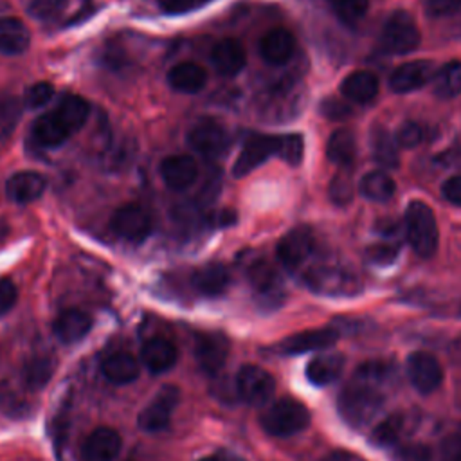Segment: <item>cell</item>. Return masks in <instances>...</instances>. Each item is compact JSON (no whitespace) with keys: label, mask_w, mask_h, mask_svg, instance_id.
<instances>
[{"label":"cell","mask_w":461,"mask_h":461,"mask_svg":"<svg viewBox=\"0 0 461 461\" xmlns=\"http://www.w3.org/2000/svg\"><path fill=\"white\" fill-rule=\"evenodd\" d=\"M387 378V369L378 362L360 366L349 384L340 391L337 407L340 416L353 429L366 427L384 407L380 384Z\"/></svg>","instance_id":"cell-1"},{"label":"cell","mask_w":461,"mask_h":461,"mask_svg":"<svg viewBox=\"0 0 461 461\" xmlns=\"http://www.w3.org/2000/svg\"><path fill=\"white\" fill-rule=\"evenodd\" d=\"M67 0H27V11L38 20H52L65 7Z\"/></svg>","instance_id":"cell-41"},{"label":"cell","mask_w":461,"mask_h":461,"mask_svg":"<svg viewBox=\"0 0 461 461\" xmlns=\"http://www.w3.org/2000/svg\"><path fill=\"white\" fill-rule=\"evenodd\" d=\"M121 436L115 429L97 427L94 429L81 447L85 461H113L121 452Z\"/></svg>","instance_id":"cell-15"},{"label":"cell","mask_w":461,"mask_h":461,"mask_svg":"<svg viewBox=\"0 0 461 461\" xmlns=\"http://www.w3.org/2000/svg\"><path fill=\"white\" fill-rule=\"evenodd\" d=\"M340 94L353 103L367 104L378 94V77L369 70H353L340 81Z\"/></svg>","instance_id":"cell-23"},{"label":"cell","mask_w":461,"mask_h":461,"mask_svg":"<svg viewBox=\"0 0 461 461\" xmlns=\"http://www.w3.org/2000/svg\"><path fill=\"white\" fill-rule=\"evenodd\" d=\"M420 45V31L411 13L396 9L385 20L380 32V47L387 54H409Z\"/></svg>","instance_id":"cell-4"},{"label":"cell","mask_w":461,"mask_h":461,"mask_svg":"<svg viewBox=\"0 0 461 461\" xmlns=\"http://www.w3.org/2000/svg\"><path fill=\"white\" fill-rule=\"evenodd\" d=\"M247 277L252 288L267 301H276L281 295V279L268 261L258 259L249 265Z\"/></svg>","instance_id":"cell-28"},{"label":"cell","mask_w":461,"mask_h":461,"mask_svg":"<svg viewBox=\"0 0 461 461\" xmlns=\"http://www.w3.org/2000/svg\"><path fill=\"white\" fill-rule=\"evenodd\" d=\"M407 376L412 387L421 393L429 394L436 391L443 380V369L438 358L427 351H414L407 357Z\"/></svg>","instance_id":"cell-9"},{"label":"cell","mask_w":461,"mask_h":461,"mask_svg":"<svg viewBox=\"0 0 461 461\" xmlns=\"http://www.w3.org/2000/svg\"><path fill=\"white\" fill-rule=\"evenodd\" d=\"M31 43V32L27 25L14 16L0 18V52L2 54H22Z\"/></svg>","instance_id":"cell-29"},{"label":"cell","mask_w":461,"mask_h":461,"mask_svg":"<svg viewBox=\"0 0 461 461\" xmlns=\"http://www.w3.org/2000/svg\"><path fill=\"white\" fill-rule=\"evenodd\" d=\"M32 137L45 148H56L61 146L70 137V133L54 113H45L34 121Z\"/></svg>","instance_id":"cell-33"},{"label":"cell","mask_w":461,"mask_h":461,"mask_svg":"<svg viewBox=\"0 0 461 461\" xmlns=\"http://www.w3.org/2000/svg\"><path fill=\"white\" fill-rule=\"evenodd\" d=\"M25 376H27V382H29L31 385H34V387L43 385V384L52 376L50 360H49L47 357H36V358H32V360L27 364Z\"/></svg>","instance_id":"cell-43"},{"label":"cell","mask_w":461,"mask_h":461,"mask_svg":"<svg viewBox=\"0 0 461 461\" xmlns=\"http://www.w3.org/2000/svg\"><path fill=\"white\" fill-rule=\"evenodd\" d=\"M304 155V140L299 133H288V135H279V149L277 157L285 160L288 166L295 167L301 164Z\"/></svg>","instance_id":"cell-37"},{"label":"cell","mask_w":461,"mask_h":461,"mask_svg":"<svg viewBox=\"0 0 461 461\" xmlns=\"http://www.w3.org/2000/svg\"><path fill=\"white\" fill-rule=\"evenodd\" d=\"M54 115L72 135L74 131L83 128V124L86 122V119L90 115V104L83 97L68 94V95L61 97V101L58 103V106L54 110Z\"/></svg>","instance_id":"cell-30"},{"label":"cell","mask_w":461,"mask_h":461,"mask_svg":"<svg viewBox=\"0 0 461 461\" xmlns=\"http://www.w3.org/2000/svg\"><path fill=\"white\" fill-rule=\"evenodd\" d=\"M193 286L196 292L216 297L221 295L230 285V274L221 263H207L193 272Z\"/></svg>","instance_id":"cell-25"},{"label":"cell","mask_w":461,"mask_h":461,"mask_svg":"<svg viewBox=\"0 0 461 461\" xmlns=\"http://www.w3.org/2000/svg\"><path fill=\"white\" fill-rule=\"evenodd\" d=\"M425 7L432 16H448L461 9V0H425Z\"/></svg>","instance_id":"cell-46"},{"label":"cell","mask_w":461,"mask_h":461,"mask_svg":"<svg viewBox=\"0 0 461 461\" xmlns=\"http://www.w3.org/2000/svg\"><path fill=\"white\" fill-rule=\"evenodd\" d=\"M353 196V187H351V175L346 171L344 173H337L330 184V198L339 203L344 205L351 200Z\"/></svg>","instance_id":"cell-44"},{"label":"cell","mask_w":461,"mask_h":461,"mask_svg":"<svg viewBox=\"0 0 461 461\" xmlns=\"http://www.w3.org/2000/svg\"><path fill=\"white\" fill-rule=\"evenodd\" d=\"M218 461H245V459L236 454H230V452H221V454H218Z\"/></svg>","instance_id":"cell-53"},{"label":"cell","mask_w":461,"mask_h":461,"mask_svg":"<svg viewBox=\"0 0 461 461\" xmlns=\"http://www.w3.org/2000/svg\"><path fill=\"white\" fill-rule=\"evenodd\" d=\"M295 50V40L290 31L283 27L270 29L259 41V52L270 65L286 63Z\"/></svg>","instance_id":"cell-22"},{"label":"cell","mask_w":461,"mask_h":461,"mask_svg":"<svg viewBox=\"0 0 461 461\" xmlns=\"http://www.w3.org/2000/svg\"><path fill=\"white\" fill-rule=\"evenodd\" d=\"M369 9V0H333L337 18L346 25H355Z\"/></svg>","instance_id":"cell-38"},{"label":"cell","mask_w":461,"mask_h":461,"mask_svg":"<svg viewBox=\"0 0 461 461\" xmlns=\"http://www.w3.org/2000/svg\"><path fill=\"white\" fill-rule=\"evenodd\" d=\"M110 225L119 238L126 241L140 243L149 236L153 229V220L148 209H144L142 205L124 203L113 212Z\"/></svg>","instance_id":"cell-7"},{"label":"cell","mask_w":461,"mask_h":461,"mask_svg":"<svg viewBox=\"0 0 461 461\" xmlns=\"http://www.w3.org/2000/svg\"><path fill=\"white\" fill-rule=\"evenodd\" d=\"M198 461H218V457H202Z\"/></svg>","instance_id":"cell-54"},{"label":"cell","mask_w":461,"mask_h":461,"mask_svg":"<svg viewBox=\"0 0 461 461\" xmlns=\"http://www.w3.org/2000/svg\"><path fill=\"white\" fill-rule=\"evenodd\" d=\"M194 357L198 366L207 375H216L227 362L229 340L221 333H203L196 337Z\"/></svg>","instance_id":"cell-13"},{"label":"cell","mask_w":461,"mask_h":461,"mask_svg":"<svg viewBox=\"0 0 461 461\" xmlns=\"http://www.w3.org/2000/svg\"><path fill=\"white\" fill-rule=\"evenodd\" d=\"M360 194L371 202H387L396 191L394 180L385 171H369L360 180Z\"/></svg>","instance_id":"cell-34"},{"label":"cell","mask_w":461,"mask_h":461,"mask_svg":"<svg viewBox=\"0 0 461 461\" xmlns=\"http://www.w3.org/2000/svg\"><path fill=\"white\" fill-rule=\"evenodd\" d=\"M54 95V86L47 81H40V83H34L31 85L27 90H25V97H23V103L29 110H36V108H41L45 106Z\"/></svg>","instance_id":"cell-40"},{"label":"cell","mask_w":461,"mask_h":461,"mask_svg":"<svg viewBox=\"0 0 461 461\" xmlns=\"http://www.w3.org/2000/svg\"><path fill=\"white\" fill-rule=\"evenodd\" d=\"M101 371L104 378L115 385H124L139 378V360L126 351H115L104 357L101 362Z\"/></svg>","instance_id":"cell-24"},{"label":"cell","mask_w":461,"mask_h":461,"mask_svg":"<svg viewBox=\"0 0 461 461\" xmlns=\"http://www.w3.org/2000/svg\"><path fill=\"white\" fill-rule=\"evenodd\" d=\"M238 396L249 405H265L276 391L274 376L259 366H243L236 375Z\"/></svg>","instance_id":"cell-6"},{"label":"cell","mask_w":461,"mask_h":461,"mask_svg":"<svg viewBox=\"0 0 461 461\" xmlns=\"http://www.w3.org/2000/svg\"><path fill=\"white\" fill-rule=\"evenodd\" d=\"M438 461H461V436H448L443 439Z\"/></svg>","instance_id":"cell-47"},{"label":"cell","mask_w":461,"mask_h":461,"mask_svg":"<svg viewBox=\"0 0 461 461\" xmlns=\"http://www.w3.org/2000/svg\"><path fill=\"white\" fill-rule=\"evenodd\" d=\"M398 254V249L394 245H387V243H382V245H375L369 249V258L371 261L375 263H391Z\"/></svg>","instance_id":"cell-49"},{"label":"cell","mask_w":461,"mask_h":461,"mask_svg":"<svg viewBox=\"0 0 461 461\" xmlns=\"http://www.w3.org/2000/svg\"><path fill=\"white\" fill-rule=\"evenodd\" d=\"M459 315H461V310H459Z\"/></svg>","instance_id":"cell-55"},{"label":"cell","mask_w":461,"mask_h":461,"mask_svg":"<svg viewBox=\"0 0 461 461\" xmlns=\"http://www.w3.org/2000/svg\"><path fill=\"white\" fill-rule=\"evenodd\" d=\"M371 149H373V158L382 167H398L400 164L398 142L394 135H391L384 126H375L371 130Z\"/></svg>","instance_id":"cell-32"},{"label":"cell","mask_w":461,"mask_h":461,"mask_svg":"<svg viewBox=\"0 0 461 461\" xmlns=\"http://www.w3.org/2000/svg\"><path fill=\"white\" fill-rule=\"evenodd\" d=\"M344 369V355L330 351V353H321L313 357L306 364V378L313 385H328L335 382Z\"/></svg>","instance_id":"cell-26"},{"label":"cell","mask_w":461,"mask_h":461,"mask_svg":"<svg viewBox=\"0 0 461 461\" xmlns=\"http://www.w3.org/2000/svg\"><path fill=\"white\" fill-rule=\"evenodd\" d=\"M434 94L441 99H452L461 94V61L445 63L432 77Z\"/></svg>","instance_id":"cell-35"},{"label":"cell","mask_w":461,"mask_h":461,"mask_svg":"<svg viewBox=\"0 0 461 461\" xmlns=\"http://www.w3.org/2000/svg\"><path fill=\"white\" fill-rule=\"evenodd\" d=\"M321 461H351V457L346 452H331L326 457H322Z\"/></svg>","instance_id":"cell-52"},{"label":"cell","mask_w":461,"mask_h":461,"mask_svg":"<svg viewBox=\"0 0 461 461\" xmlns=\"http://www.w3.org/2000/svg\"><path fill=\"white\" fill-rule=\"evenodd\" d=\"M391 461H432V452L423 443H398L391 448Z\"/></svg>","instance_id":"cell-39"},{"label":"cell","mask_w":461,"mask_h":461,"mask_svg":"<svg viewBox=\"0 0 461 461\" xmlns=\"http://www.w3.org/2000/svg\"><path fill=\"white\" fill-rule=\"evenodd\" d=\"M425 137V131H423V126L420 122H414V121H407L403 122L396 133H394V139L398 142V146L402 148H416L418 144H421Z\"/></svg>","instance_id":"cell-42"},{"label":"cell","mask_w":461,"mask_h":461,"mask_svg":"<svg viewBox=\"0 0 461 461\" xmlns=\"http://www.w3.org/2000/svg\"><path fill=\"white\" fill-rule=\"evenodd\" d=\"M326 155L331 162L349 167L355 155H357V140L351 130L348 128H339L335 130L326 144Z\"/></svg>","instance_id":"cell-31"},{"label":"cell","mask_w":461,"mask_h":461,"mask_svg":"<svg viewBox=\"0 0 461 461\" xmlns=\"http://www.w3.org/2000/svg\"><path fill=\"white\" fill-rule=\"evenodd\" d=\"M92 328V317L77 308L63 310L54 321V335L63 344L79 342L88 335Z\"/></svg>","instance_id":"cell-20"},{"label":"cell","mask_w":461,"mask_h":461,"mask_svg":"<svg viewBox=\"0 0 461 461\" xmlns=\"http://www.w3.org/2000/svg\"><path fill=\"white\" fill-rule=\"evenodd\" d=\"M157 4L160 5V9L164 13L178 14V13L187 11L194 4V0H157Z\"/></svg>","instance_id":"cell-51"},{"label":"cell","mask_w":461,"mask_h":461,"mask_svg":"<svg viewBox=\"0 0 461 461\" xmlns=\"http://www.w3.org/2000/svg\"><path fill=\"white\" fill-rule=\"evenodd\" d=\"M304 281L312 290L321 294H346L353 283V277H349V274L339 267L321 263L304 272Z\"/></svg>","instance_id":"cell-16"},{"label":"cell","mask_w":461,"mask_h":461,"mask_svg":"<svg viewBox=\"0 0 461 461\" xmlns=\"http://www.w3.org/2000/svg\"><path fill=\"white\" fill-rule=\"evenodd\" d=\"M189 146L205 158H218L229 148V133L214 121H200L187 133Z\"/></svg>","instance_id":"cell-10"},{"label":"cell","mask_w":461,"mask_h":461,"mask_svg":"<svg viewBox=\"0 0 461 461\" xmlns=\"http://www.w3.org/2000/svg\"><path fill=\"white\" fill-rule=\"evenodd\" d=\"M405 429V416L403 412H394L382 420L371 432L369 441L380 448H393L394 445L400 443V436Z\"/></svg>","instance_id":"cell-36"},{"label":"cell","mask_w":461,"mask_h":461,"mask_svg":"<svg viewBox=\"0 0 461 461\" xmlns=\"http://www.w3.org/2000/svg\"><path fill=\"white\" fill-rule=\"evenodd\" d=\"M18 299V290L14 286V283L7 277L0 279V315L7 313L14 303Z\"/></svg>","instance_id":"cell-45"},{"label":"cell","mask_w":461,"mask_h":461,"mask_svg":"<svg viewBox=\"0 0 461 461\" xmlns=\"http://www.w3.org/2000/svg\"><path fill=\"white\" fill-rule=\"evenodd\" d=\"M315 250V234L310 227L299 225L288 230L277 243V259L286 270H301Z\"/></svg>","instance_id":"cell-5"},{"label":"cell","mask_w":461,"mask_h":461,"mask_svg":"<svg viewBox=\"0 0 461 461\" xmlns=\"http://www.w3.org/2000/svg\"><path fill=\"white\" fill-rule=\"evenodd\" d=\"M339 339V331L335 328H317L297 331L279 342V351L286 355H301L308 351L326 349L335 344Z\"/></svg>","instance_id":"cell-14"},{"label":"cell","mask_w":461,"mask_h":461,"mask_svg":"<svg viewBox=\"0 0 461 461\" xmlns=\"http://www.w3.org/2000/svg\"><path fill=\"white\" fill-rule=\"evenodd\" d=\"M259 421L270 436L288 438L310 425V411L299 400L279 398L263 411Z\"/></svg>","instance_id":"cell-3"},{"label":"cell","mask_w":461,"mask_h":461,"mask_svg":"<svg viewBox=\"0 0 461 461\" xmlns=\"http://www.w3.org/2000/svg\"><path fill=\"white\" fill-rule=\"evenodd\" d=\"M160 176L173 191L187 189L198 176V164L189 155H169L160 162Z\"/></svg>","instance_id":"cell-17"},{"label":"cell","mask_w":461,"mask_h":461,"mask_svg":"<svg viewBox=\"0 0 461 461\" xmlns=\"http://www.w3.org/2000/svg\"><path fill=\"white\" fill-rule=\"evenodd\" d=\"M405 236L420 258L434 256L439 241L436 214L423 200H412L405 211Z\"/></svg>","instance_id":"cell-2"},{"label":"cell","mask_w":461,"mask_h":461,"mask_svg":"<svg viewBox=\"0 0 461 461\" xmlns=\"http://www.w3.org/2000/svg\"><path fill=\"white\" fill-rule=\"evenodd\" d=\"M436 70L429 59H414L396 67L389 77V86L396 94H409L432 81Z\"/></svg>","instance_id":"cell-12"},{"label":"cell","mask_w":461,"mask_h":461,"mask_svg":"<svg viewBox=\"0 0 461 461\" xmlns=\"http://www.w3.org/2000/svg\"><path fill=\"white\" fill-rule=\"evenodd\" d=\"M441 194L452 205H461V175H454L441 185Z\"/></svg>","instance_id":"cell-48"},{"label":"cell","mask_w":461,"mask_h":461,"mask_svg":"<svg viewBox=\"0 0 461 461\" xmlns=\"http://www.w3.org/2000/svg\"><path fill=\"white\" fill-rule=\"evenodd\" d=\"M279 135H252L245 140L241 153L238 155L232 173L234 176H245L258 166H261L272 155H277Z\"/></svg>","instance_id":"cell-11"},{"label":"cell","mask_w":461,"mask_h":461,"mask_svg":"<svg viewBox=\"0 0 461 461\" xmlns=\"http://www.w3.org/2000/svg\"><path fill=\"white\" fill-rule=\"evenodd\" d=\"M321 110H322V113H324L326 117H330V119H340V117H344V115H349V112H351L348 104H344V103H340V101H337V99H328V101H324L322 106H321Z\"/></svg>","instance_id":"cell-50"},{"label":"cell","mask_w":461,"mask_h":461,"mask_svg":"<svg viewBox=\"0 0 461 461\" xmlns=\"http://www.w3.org/2000/svg\"><path fill=\"white\" fill-rule=\"evenodd\" d=\"M167 83L184 94L200 92L207 83V72L202 65L194 61H184L169 68Z\"/></svg>","instance_id":"cell-27"},{"label":"cell","mask_w":461,"mask_h":461,"mask_svg":"<svg viewBox=\"0 0 461 461\" xmlns=\"http://www.w3.org/2000/svg\"><path fill=\"white\" fill-rule=\"evenodd\" d=\"M45 191V178L36 171H18L5 182V194L16 203L38 200Z\"/></svg>","instance_id":"cell-21"},{"label":"cell","mask_w":461,"mask_h":461,"mask_svg":"<svg viewBox=\"0 0 461 461\" xmlns=\"http://www.w3.org/2000/svg\"><path fill=\"white\" fill-rule=\"evenodd\" d=\"M245 49L234 38L220 40L211 50V63L218 74L232 77L245 67Z\"/></svg>","instance_id":"cell-19"},{"label":"cell","mask_w":461,"mask_h":461,"mask_svg":"<svg viewBox=\"0 0 461 461\" xmlns=\"http://www.w3.org/2000/svg\"><path fill=\"white\" fill-rule=\"evenodd\" d=\"M178 358V351L171 340L166 337H151L142 344L140 360L148 371L160 375L169 371Z\"/></svg>","instance_id":"cell-18"},{"label":"cell","mask_w":461,"mask_h":461,"mask_svg":"<svg viewBox=\"0 0 461 461\" xmlns=\"http://www.w3.org/2000/svg\"><path fill=\"white\" fill-rule=\"evenodd\" d=\"M180 402V389L176 385H162L149 403L140 411L137 421L146 432H158L167 427L171 414Z\"/></svg>","instance_id":"cell-8"}]
</instances>
